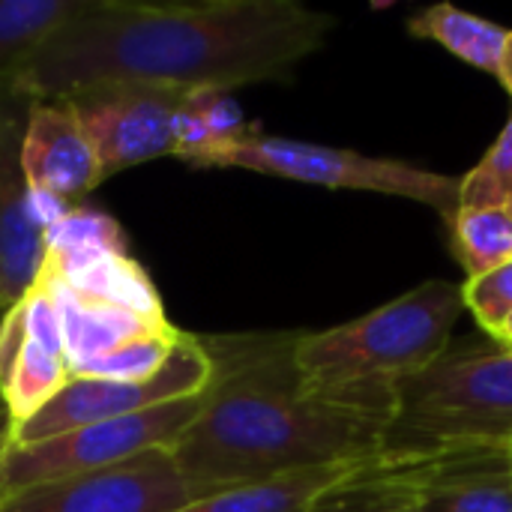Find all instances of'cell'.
I'll return each mask as SVG.
<instances>
[{"instance_id":"1","label":"cell","mask_w":512,"mask_h":512,"mask_svg":"<svg viewBox=\"0 0 512 512\" xmlns=\"http://www.w3.org/2000/svg\"><path fill=\"white\" fill-rule=\"evenodd\" d=\"M336 18L294 0H87L9 81L27 99L144 84L225 90L285 81L324 48Z\"/></svg>"},{"instance_id":"2","label":"cell","mask_w":512,"mask_h":512,"mask_svg":"<svg viewBox=\"0 0 512 512\" xmlns=\"http://www.w3.org/2000/svg\"><path fill=\"white\" fill-rule=\"evenodd\" d=\"M300 333L201 336L213 378L171 456L192 501L285 474L378 456L384 423L306 393Z\"/></svg>"},{"instance_id":"3","label":"cell","mask_w":512,"mask_h":512,"mask_svg":"<svg viewBox=\"0 0 512 512\" xmlns=\"http://www.w3.org/2000/svg\"><path fill=\"white\" fill-rule=\"evenodd\" d=\"M462 312V285L429 279L363 318L300 333V381L309 396L387 426L402 387L450 348Z\"/></svg>"},{"instance_id":"4","label":"cell","mask_w":512,"mask_h":512,"mask_svg":"<svg viewBox=\"0 0 512 512\" xmlns=\"http://www.w3.org/2000/svg\"><path fill=\"white\" fill-rule=\"evenodd\" d=\"M462 444L512 447V351L492 339L447 348L402 387L378 456Z\"/></svg>"},{"instance_id":"5","label":"cell","mask_w":512,"mask_h":512,"mask_svg":"<svg viewBox=\"0 0 512 512\" xmlns=\"http://www.w3.org/2000/svg\"><path fill=\"white\" fill-rule=\"evenodd\" d=\"M225 168H243L264 177L324 186V189H348V192H375L408 198L432 207L447 222L459 210V177L426 171L411 162L363 156L357 150L264 135L255 129L228 159Z\"/></svg>"},{"instance_id":"6","label":"cell","mask_w":512,"mask_h":512,"mask_svg":"<svg viewBox=\"0 0 512 512\" xmlns=\"http://www.w3.org/2000/svg\"><path fill=\"white\" fill-rule=\"evenodd\" d=\"M201 396L153 405L147 411L93 423L48 441L12 444L0 459V501L48 480L102 471L147 450L174 447L198 417Z\"/></svg>"},{"instance_id":"7","label":"cell","mask_w":512,"mask_h":512,"mask_svg":"<svg viewBox=\"0 0 512 512\" xmlns=\"http://www.w3.org/2000/svg\"><path fill=\"white\" fill-rule=\"evenodd\" d=\"M213 363L201 342V336L180 333L168 363L153 381L123 384L102 378H69V384L18 432H12V444H36L48 441L93 423L129 417L147 411L153 405L201 396L210 387Z\"/></svg>"},{"instance_id":"8","label":"cell","mask_w":512,"mask_h":512,"mask_svg":"<svg viewBox=\"0 0 512 512\" xmlns=\"http://www.w3.org/2000/svg\"><path fill=\"white\" fill-rule=\"evenodd\" d=\"M192 492L171 447L147 450L120 465L48 480L0 501V512H177Z\"/></svg>"},{"instance_id":"9","label":"cell","mask_w":512,"mask_h":512,"mask_svg":"<svg viewBox=\"0 0 512 512\" xmlns=\"http://www.w3.org/2000/svg\"><path fill=\"white\" fill-rule=\"evenodd\" d=\"M372 459L423 512H512L510 447L462 444Z\"/></svg>"},{"instance_id":"10","label":"cell","mask_w":512,"mask_h":512,"mask_svg":"<svg viewBox=\"0 0 512 512\" xmlns=\"http://www.w3.org/2000/svg\"><path fill=\"white\" fill-rule=\"evenodd\" d=\"M189 93L144 84L93 87L69 96L81 126L96 150L102 180L171 156L174 150V114Z\"/></svg>"},{"instance_id":"11","label":"cell","mask_w":512,"mask_h":512,"mask_svg":"<svg viewBox=\"0 0 512 512\" xmlns=\"http://www.w3.org/2000/svg\"><path fill=\"white\" fill-rule=\"evenodd\" d=\"M30 99L0 84V309L15 306L39 279L45 237L27 219V180L21 141Z\"/></svg>"},{"instance_id":"12","label":"cell","mask_w":512,"mask_h":512,"mask_svg":"<svg viewBox=\"0 0 512 512\" xmlns=\"http://www.w3.org/2000/svg\"><path fill=\"white\" fill-rule=\"evenodd\" d=\"M21 168L27 186L48 189L66 201L84 198L102 183L96 150L69 99H30Z\"/></svg>"},{"instance_id":"13","label":"cell","mask_w":512,"mask_h":512,"mask_svg":"<svg viewBox=\"0 0 512 512\" xmlns=\"http://www.w3.org/2000/svg\"><path fill=\"white\" fill-rule=\"evenodd\" d=\"M45 279L51 282L57 309H60V330H63V360L69 366V375L84 372L96 357L138 339L147 333H159L174 327L171 321H150L135 312L108 306V303H93L81 300L72 294L54 273L42 267Z\"/></svg>"},{"instance_id":"14","label":"cell","mask_w":512,"mask_h":512,"mask_svg":"<svg viewBox=\"0 0 512 512\" xmlns=\"http://www.w3.org/2000/svg\"><path fill=\"white\" fill-rule=\"evenodd\" d=\"M354 465L360 462L324 465V468H309V471L285 474L276 480L252 483V486L225 489V492L198 498L177 512H312L315 501L333 483H339Z\"/></svg>"},{"instance_id":"15","label":"cell","mask_w":512,"mask_h":512,"mask_svg":"<svg viewBox=\"0 0 512 512\" xmlns=\"http://www.w3.org/2000/svg\"><path fill=\"white\" fill-rule=\"evenodd\" d=\"M408 33L417 39L438 42L462 63L498 78L501 54H504V42L510 30L498 21L465 12L453 3H435L411 15Z\"/></svg>"},{"instance_id":"16","label":"cell","mask_w":512,"mask_h":512,"mask_svg":"<svg viewBox=\"0 0 512 512\" xmlns=\"http://www.w3.org/2000/svg\"><path fill=\"white\" fill-rule=\"evenodd\" d=\"M57 279L81 300L108 303V306L135 312L150 321H168L165 303H162V294H159L153 276L132 255H105V258L84 264Z\"/></svg>"},{"instance_id":"17","label":"cell","mask_w":512,"mask_h":512,"mask_svg":"<svg viewBox=\"0 0 512 512\" xmlns=\"http://www.w3.org/2000/svg\"><path fill=\"white\" fill-rule=\"evenodd\" d=\"M105 255H129L126 228L102 207L75 204L69 216L45 234V270L66 276Z\"/></svg>"},{"instance_id":"18","label":"cell","mask_w":512,"mask_h":512,"mask_svg":"<svg viewBox=\"0 0 512 512\" xmlns=\"http://www.w3.org/2000/svg\"><path fill=\"white\" fill-rule=\"evenodd\" d=\"M84 6L87 0H0V84H9Z\"/></svg>"},{"instance_id":"19","label":"cell","mask_w":512,"mask_h":512,"mask_svg":"<svg viewBox=\"0 0 512 512\" xmlns=\"http://www.w3.org/2000/svg\"><path fill=\"white\" fill-rule=\"evenodd\" d=\"M69 378L72 375L63 357L48 354L45 348L27 339L18 363L12 366L9 378L0 387V408L6 411L12 432H18L27 420H33L69 384Z\"/></svg>"},{"instance_id":"20","label":"cell","mask_w":512,"mask_h":512,"mask_svg":"<svg viewBox=\"0 0 512 512\" xmlns=\"http://www.w3.org/2000/svg\"><path fill=\"white\" fill-rule=\"evenodd\" d=\"M450 237L465 279L483 276L512 261V207H459Z\"/></svg>"},{"instance_id":"21","label":"cell","mask_w":512,"mask_h":512,"mask_svg":"<svg viewBox=\"0 0 512 512\" xmlns=\"http://www.w3.org/2000/svg\"><path fill=\"white\" fill-rule=\"evenodd\" d=\"M312 512H423L411 495L393 483L375 459L354 465L339 483H333L318 501Z\"/></svg>"},{"instance_id":"22","label":"cell","mask_w":512,"mask_h":512,"mask_svg":"<svg viewBox=\"0 0 512 512\" xmlns=\"http://www.w3.org/2000/svg\"><path fill=\"white\" fill-rule=\"evenodd\" d=\"M183 330L168 327L159 333H147L138 336L102 357H96L84 372L72 375V378H102V381H123V384H141V381H153L162 366L168 363L177 339Z\"/></svg>"},{"instance_id":"23","label":"cell","mask_w":512,"mask_h":512,"mask_svg":"<svg viewBox=\"0 0 512 512\" xmlns=\"http://www.w3.org/2000/svg\"><path fill=\"white\" fill-rule=\"evenodd\" d=\"M512 204V117L486 156L459 177V207H510Z\"/></svg>"},{"instance_id":"24","label":"cell","mask_w":512,"mask_h":512,"mask_svg":"<svg viewBox=\"0 0 512 512\" xmlns=\"http://www.w3.org/2000/svg\"><path fill=\"white\" fill-rule=\"evenodd\" d=\"M462 300H465V312H471L474 321L489 336H495L501 324L512 315V261L483 276L465 279Z\"/></svg>"},{"instance_id":"25","label":"cell","mask_w":512,"mask_h":512,"mask_svg":"<svg viewBox=\"0 0 512 512\" xmlns=\"http://www.w3.org/2000/svg\"><path fill=\"white\" fill-rule=\"evenodd\" d=\"M24 345H27V312H24V297H21L15 306L3 309V318H0V387L9 378L12 366L18 363Z\"/></svg>"},{"instance_id":"26","label":"cell","mask_w":512,"mask_h":512,"mask_svg":"<svg viewBox=\"0 0 512 512\" xmlns=\"http://www.w3.org/2000/svg\"><path fill=\"white\" fill-rule=\"evenodd\" d=\"M75 204L72 201H66V198H60V195H54V192H48V189H33V186H27V219H30V225L45 237L51 228H57L66 216H69V210H72Z\"/></svg>"},{"instance_id":"27","label":"cell","mask_w":512,"mask_h":512,"mask_svg":"<svg viewBox=\"0 0 512 512\" xmlns=\"http://www.w3.org/2000/svg\"><path fill=\"white\" fill-rule=\"evenodd\" d=\"M498 81L504 84V90L512 96V30L507 33L504 42V54H501V69H498Z\"/></svg>"},{"instance_id":"28","label":"cell","mask_w":512,"mask_h":512,"mask_svg":"<svg viewBox=\"0 0 512 512\" xmlns=\"http://www.w3.org/2000/svg\"><path fill=\"white\" fill-rule=\"evenodd\" d=\"M12 447V426H9V417L6 411L0 408V459L6 456V450Z\"/></svg>"},{"instance_id":"29","label":"cell","mask_w":512,"mask_h":512,"mask_svg":"<svg viewBox=\"0 0 512 512\" xmlns=\"http://www.w3.org/2000/svg\"><path fill=\"white\" fill-rule=\"evenodd\" d=\"M492 342H498V345H504V348H510L512 351V315L501 324V330L492 336Z\"/></svg>"},{"instance_id":"30","label":"cell","mask_w":512,"mask_h":512,"mask_svg":"<svg viewBox=\"0 0 512 512\" xmlns=\"http://www.w3.org/2000/svg\"><path fill=\"white\" fill-rule=\"evenodd\" d=\"M510 453H512V447H510Z\"/></svg>"},{"instance_id":"31","label":"cell","mask_w":512,"mask_h":512,"mask_svg":"<svg viewBox=\"0 0 512 512\" xmlns=\"http://www.w3.org/2000/svg\"><path fill=\"white\" fill-rule=\"evenodd\" d=\"M510 207H512V204H510Z\"/></svg>"}]
</instances>
